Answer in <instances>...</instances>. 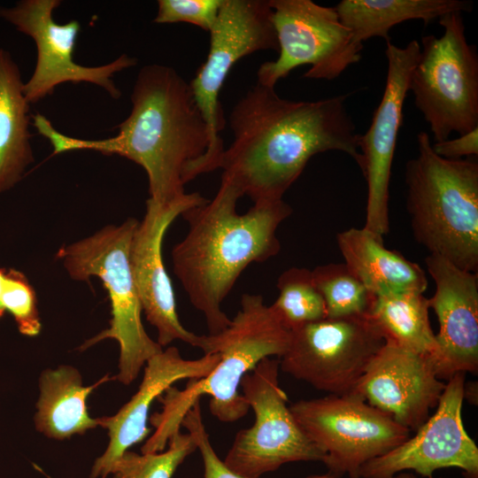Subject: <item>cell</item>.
<instances>
[{"mask_svg": "<svg viewBox=\"0 0 478 478\" xmlns=\"http://www.w3.org/2000/svg\"><path fill=\"white\" fill-rule=\"evenodd\" d=\"M166 451L138 454L125 451L112 465L113 478H171L177 467L193 453L197 444L188 433H174Z\"/></svg>", "mask_w": 478, "mask_h": 478, "instance_id": "obj_27", "label": "cell"}, {"mask_svg": "<svg viewBox=\"0 0 478 478\" xmlns=\"http://www.w3.org/2000/svg\"><path fill=\"white\" fill-rule=\"evenodd\" d=\"M420 45L412 40L405 47L386 42L387 77L381 102L365 134L359 135L360 170L367 184L364 227L383 239L389 229V199L393 157L412 71Z\"/></svg>", "mask_w": 478, "mask_h": 478, "instance_id": "obj_15", "label": "cell"}, {"mask_svg": "<svg viewBox=\"0 0 478 478\" xmlns=\"http://www.w3.org/2000/svg\"><path fill=\"white\" fill-rule=\"evenodd\" d=\"M348 96L293 101L256 83L229 114L233 142L220 158L222 175L257 203L283 199L316 154L342 151L360 166L359 134L346 109Z\"/></svg>", "mask_w": 478, "mask_h": 478, "instance_id": "obj_1", "label": "cell"}, {"mask_svg": "<svg viewBox=\"0 0 478 478\" xmlns=\"http://www.w3.org/2000/svg\"><path fill=\"white\" fill-rule=\"evenodd\" d=\"M205 201L198 192L171 204L148 199L145 214L131 240L129 262L134 281L143 312L156 328L161 347L175 340L197 348L202 343L203 335L188 330L179 320L174 292L163 261L162 243L167 228L178 216Z\"/></svg>", "mask_w": 478, "mask_h": 478, "instance_id": "obj_16", "label": "cell"}, {"mask_svg": "<svg viewBox=\"0 0 478 478\" xmlns=\"http://www.w3.org/2000/svg\"><path fill=\"white\" fill-rule=\"evenodd\" d=\"M289 340L290 331L261 295L243 294L229 325L219 334L203 335L200 349L204 354H219V363L207 376L189 380L184 389L171 386L158 397L163 409L150 418L156 430L143 451H164L169 438L181 430L186 412L203 395L211 397L209 411L219 420L234 422L244 417L250 406L238 389L243 377L262 359L281 358Z\"/></svg>", "mask_w": 478, "mask_h": 478, "instance_id": "obj_4", "label": "cell"}, {"mask_svg": "<svg viewBox=\"0 0 478 478\" xmlns=\"http://www.w3.org/2000/svg\"><path fill=\"white\" fill-rule=\"evenodd\" d=\"M243 195L222 175L216 195L185 211L184 238L172 250L173 269L191 305L204 317L209 335L224 330L231 319L221 305L251 263L277 255L276 231L292 213L283 199L262 201L243 214L236 204Z\"/></svg>", "mask_w": 478, "mask_h": 478, "instance_id": "obj_3", "label": "cell"}, {"mask_svg": "<svg viewBox=\"0 0 478 478\" xmlns=\"http://www.w3.org/2000/svg\"><path fill=\"white\" fill-rule=\"evenodd\" d=\"M337 245L344 264L374 295L399 292L424 293V270L396 251L385 248L383 239L364 227L339 232Z\"/></svg>", "mask_w": 478, "mask_h": 478, "instance_id": "obj_20", "label": "cell"}, {"mask_svg": "<svg viewBox=\"0 0 478 478\" xmlns=\"http://www.w3.org/2000/svg\"><path fill=\"white\" fill-rule=\"evenodd\" d=\"M276 286L279 296L270 307L289 331L327 318L325 302L312 270L290 267L281 274Z\"/></svg>", "mask_w": 478, "mask_h": 478, "instance_id": "obj_25", "label": "cell"}, {"mask_svg": "<svg viewBox=\"0 0 478 478\" xmlns=\"http://www.w3.org/2000/svg\"><path fill=\"white\" fill-rule=\"evenodd\" d=\"M2 305L14 318L19 331L27 336L40 334L42 323L36 295L26 275L15 269L5 271Z\"/></svg>", "mask_w": 478, "mask_h": 478, "instance_id": "obj_28", "label": "cell"}, {"mask_svg": "<svg viewBox=\"0 0 478 478\" xmlns=\"http://www.w3.org/2000/svg\"><path fill=\"white\" fill-rule=\"evenodd\" d=\"M469 0H343L335 7L341 22L360 43L381 37L390 41V29L404 21L420 19L425 26L452 12H471Z\"/></svg>", "mask_w": 478, "mask_h": 478, "instance_id": "obj_23", "label": "cell"}, {"mask_svg": "<svg viewBox=\"0 0 478 478\" xmlns=\"http://www.w3.org/2000/svg\"><path fill=\"white\" fill-rule=\"evenodd\" d=\"M279 358H266L240 383L255 420L251 428L236 433L223 461L247 478H260L289 462L325 460L324 453L303 432L287 405V394L279 385Z\"/></svg>", "mask_w": 478, "mask_h": 478, "instance_id": "obj_9", "label": "cell"}, {"mask_svg": "<svg viewBox=\"0 0 478 478\" xmlns=\"http://www.w3.org/2000/svg\"><path fill=\"white\" fill-rule=\"evenodd\" d=\"M279 56L260 65L257 83L274 88L295 68L309 65L304 77L332 81L361 58L358 42L332 7L312 0H269Z\"/></svg>", "mask_w": 478, "mask_h": 478, "instance_id": "obj_11", "label": "cell"}, {"mask_svg": "<svg viewBox=\"0 0 478 478\" xmlns=\"http://www.w3.org/2000/svg\"><path fill=\"white\" fill-rule=\"evenodd\" d=\"M432 147L437 155L448 159L476 157L478 155V127L459 135L457 138H448L434 143Z\"/></svg>", "mask_w": 478, "mask_h": 478, "instance_id": "obj_31", "label": "cell"}, {"mask_svg": "<svg viewBox=\"0 0 478 478\" xmlns=\"http://www.w3.org/2000/svg\"><path fill=\"white\" fill-rule=\"evenodd\" d=\"M466 374L446 382L435 413L387 453L365 463L359 478H389L406 470L432 478L441 468L457 467L465 478H478V448L466 433L461 416Z\"/></svg>", "mask_w": 478, "mask_h": 478, "instance_id": "obj_14", "label": "cell"}, {"mask_svg": "<svg viewBox=\"0 0 478 478\" xmlns=\"http://www.w3.org/2000/svg\"><path fill=\"white\" fill-rule=\"evenodd\" d=\"M209 34L206 60L189 81L209 135L202 174L219 168L224 150L220 132L225 122L219 96L230 70L243 57L279 50L269 0H223Z\"/></svg>", "mask_w": 478, "mask_h": 478, "instance_id": "obj_10", "label": "cell"}, {"mask_svg": "<svg viewBox=\"0 0 478 478\" xmlns=\"http://www.w3.org/2000/svg\"><path fill=\"white\" fill-rule=\"evenodd\" d=\"M426 267L436 283L428 298L439 322L437 348L430 358L436 374L448 382L456 374L478 372V274L429 254Z\"/></svg>", "mask_w": 478, "mask_h": 478, "instance_id": "obj_17", "label": "cell"}, {"mask_svg": "<svg viewBox=\"0 0 478 478\" xmlns=\"http://www.w3.org/2000/svg\"><path fill=\"white\" fill-rule=\"evenodd\" d=\"M428 298L423 293L374 296L367 316L385 342L431 358L437 343L428 319Z\"/></svg>", "mask_w": 478, "mask_h": 478, "instance_id": "obj_24", "label": "cell"}, {"mask_svg": "<svg viewBox=\"0 0 478 478\" xmlns=\"http://www.w3.org/2000/svg\"><path fill=\"white\" fill-rule=\"evenodd\" d=\"M297 423L324 453L328 472L359 478L360 467L410 437L411 431L356 392L303 399L289 405Z\"/></svg>", "mask_w": 478, "mask_h": 478, "instance_id": "obj_8", "label": "cell"}, {"mask_svg": "<svg viewBox=\"0 0 478 478\" xmlns=\"http://www.w3.org/2000/svg\"><path fill=\"white\" fill-rule=\"evenodd\" d=\"M385 340L367 315L325 318L290 331L280 369L332 395L353 391Z\"/></svg>", "mask_w": 478, "mask_h": 478, "instance_id": "obj_12", "label": "cell"}, {"mask_svg": "<svg viewBox=\"0 0 478 478\" xmlns=\"http://www.w3.org/2000/svg\"><path fill=\"white\" fill-rule=\"evenodd\" d=\"M4 275H5V270L3 268H0V319L4 316L5 312L2 305V294H3V289H4Z\"/></svg>", "mask_w": 478, "mask_h": 478, "instance_id": "obj_32", "label": "cell"}, {"mask_svg": "<svg viewBox=\"0 0 478 478\" xmlns=\"http://www.w3.org/2000/svg\"><path fill=\"white\" fill-rule=\"evenodd\" d=\"M181 427L186 428L193 437L197 449L201 454L204 465V478H247L231 470L216 454L203 420L200 399H197L186 412ZM305 478L336 477L327 472L326 474H312Z\"/></svg>", "mask_w": 478, "mask_h": 478, "instance_id": "obj_29", "label": "cell"}, {"mask_svg": "<svg viewBox=\"0 0 478 478\" xmlns=\"http://www.w3.org/2000/svg\"><path fill=\"white\" fill-rule=\"evenodd\" d=\"M405 165L406 208L417 242L429 254L478 271V162L437 155L427 132Z\"/></svg>", "mask_w": 478, "mask_h": 478, "instance_id": "obj_5", "label": "cell"}, {"mask_svg": "<svg viewBox=\"0 0 478 478\" xmlns=\"http://www.w3.org/2000/svg\"><path fill=\"white\" fill-rule=\"evenodd\" d=\"M389 478H417V477L412 474L401 472Z\"/></svg>", "mask_w": 478, "mask_h": 478, "instance_id": "obj_33", "label": "cell"}, {"mask_svg": "<svg viewBox=\"0 0 478 478\" xmlns=\"http://www.w3.org/2000/svg\"><path fill=\"white\" fill-rule=\"evenodd\" d=\"M223 0H158L154 22H185L209 32L219 14Z\"/></svg>", "mask_w": 478, "mask_h": 478, "instance_id": "obj_30", "label": "cell"}, {"mask_svg": "<svg viewBox=\"0 0 478 478\" xmlns=\"http://www.w3.org/2000/svg\"><path fill=\"white\" fill-rule=\"evenodd\" d=\"M326 305L327 318L367 315L374 296L344 263H329L312 270Z\"/></svg>", "mask_w": 478, "mask_h": 478, "instance_id": "obj_26", "label": "cell"}, {"mask_svg": "<svg viewBox=\"0 0 478 478\" xmlns=\"http://www.w3.org/2000/svg\"><path fill=\"white\" fill-rule=\"evenodd\" d=\"M132 107L117 128V135L84 140L58 131L50 121L38 133L59 154L91 150L119 155L142 166L149 182V200L171 204L186 197L184 186L201 174L209 148L206 123L189 82L174 68L151 64L143 66L131 93Z\"/></svg>", "mask_w": 478, "mask_h": 478, "instance_id": "obj_2", "label": "cell"}, {"mask_svg": "<svg viewBox=\"0 0 478 478\" xmlns=\"http://www.w3.org/2000/svg\"><path fill=\"white\" fill-rule=\"evenodd\" d=\"M138 222L128 218L120 225H107L86 238L60 247L57 252L73 280L87 281L95 276L108 291L110 327L87 340L80 349L105 339L115 340L120 346L115 379L125 385L133 382L146 362L163 350L143 325V309L129 262L131 240Z\"/></svg>", "mask_w": 478, "mask_h": 478, "instance_id": "obj_6", "label": "cell"}, {"mask_svg": "<svg viewBox=\"0 0 478 478\" xmlns=\"http://www.w3.org/2000/svg\"><path fill=\"white\" fill-rule=\"evenodd\" d=\"M114 379L105 374L94 384L84 386L73 366L44 370L39 378L36 429L49 438L63 440L96 428L98 420L89 414L87 398L98 386Z\"/></svg>", "mask_w": 478, "mask_h": 478, "instance_id": "obj_21", "label": "cell"}, {"mask_svg": "<svg viewBox=\"0 0 478 478\" xmlns=\"http://www.w3.org/2000/svg\"><path fill=\"white\" fill-rule=\"evenodd\" d=\"M219 354H204L197 359L181 357L176 347L170 346L151 357L145 364L137 391L114 415L97 418L98 426L108 430L109 443L96 459L90 478H106L114 462L135 443L150 434L147 420L151 404L174 382L207 376L217 366Z\"/></svg>", "mask_w": 478, "mask_h": 478, "instance_id": "obj_19", "label": "cell"}, {"mask_svg": "<svg viewBox=\"0 0 478 478\" xmlns=\"http://www.w3.org/2000/svg\"><path fill=\"white\" fill-rule=\"evenodd\" d=\"M29 105L19 67L0 47V193L19 183L35 160Z\"/></svg>", "mask_w": 478, "mask_h": 478, "instance_id": "obj_22", "label": "cell"}, {"mask_svg": "<svg viewBox=\"0 0 478 478\" xmlns=\"http://www.w3.org/2000/svg\"><path fill=\"white\" fill-rule=\"evenodd\" d=\"M442 36L421 38L419 58L409 82L414 104L429 126L435 143L453 132L478 127V56L465 35L462 12L439 18Z\"/></svg>", "mask_w": 478, "mask_h": 478, "instance_id": "obj_7", "label": "cell"}, {"mask_svg": "<svg viewBox=\"0 0 478 478\" xmlns=\"http://www.w3.org/2000/svg\"><path fill=\"white\" fill-rule=\"evenodd\" d=\"M445 384L437 378L429 357L385 342L353 392L399 425L416 431L437 406Z\"/></svg>", "mask_w": 478, "mask_h": 478, "instance_id": "obj_18", "label": "cell"}, {"mask_svg": "<svg viewBox=\"0 0 478 478\" xmlns=\"http://www.w3.org/2000/svg\"><path fill=\"white\" fill-rule=\"evenodd\" d=\"M60 0H20L13 6H0V18L19 32L31 37L36 47V63L33 74L24 83V94L29 104L53 94L63 83L88 82L104 89L117 99L121 92L113 75L135 66L137 59L121 54L113 61L99 66H84L73 58L81 24L72 19L58 24L53 12Z\"/></svg>", "mask_w": 478, "mask_h": 478, "instance_id": "obj_13", "label": "cell"}]
</instances>
